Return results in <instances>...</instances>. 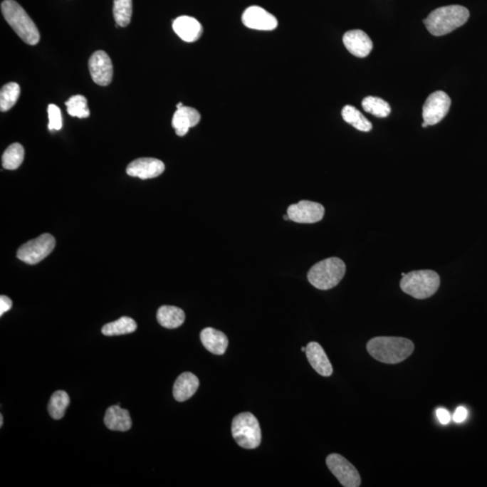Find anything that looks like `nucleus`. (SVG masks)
Here are the masks:
<instances>
[{
    "instance_id": "obj_16",
    "label": "nucleus",
    "mask_w": 487,
    "mask_h": 487,
    "mask_svg": "<svg viewBox=\"0 0 487 487\" xmlns=\"http://www.w3.org/2000/svg\"><path fill=\"white\" fill-rule=\"evenodd\" d=\"M201 121V114L194 108L182 107L176 110L172 117V125L176 135L184 137L189 128L194 127Z\"/></svg>"
},
{
    "instance_id": "obj_7",
    "label": "nucleus",
    "mask_w": 487,
    "mask_h": 487,
    "mask_svg": "<svg viewBox=\"0 0 487 487\" xmlns=\"http://www.w3.org/2000/svg\"><path fill=\"white\" fill-rule=\"evenodd\" d=\"M56 248V239L50 234H43L38 238L23 244L18 250V258L28 265H36Z\"/></svg>"
},
{
    "instance_id": "obj_36",
    "label": "nucleus",
    "mask_w": 487,
    "mask_h": 487,
    "mask_svg": "<svg viewBox=\"0 0 487 487\" xmlns=\"http://www.w3.org/2000/svg\"><path fill=\"white\" fill-rule=\"evenodd\" d=\"M182 107H184V105H182V103H180L176 105V108H177V110H179V108H182Z\"/></svg>"
},
{
    "instance_id": "obj_8",
    "label": "nucleus",
    "mask_w": 487,
    "mask_h": 487,
    "mask_svg": "<svg viewBox=\"0 0 487 487\" xmlns=\"http://www.w3.org/2000/svg\"><path fill=\"white\" fill-rule=\"evenodd\" d=\"M451 106V100L444 91L438 90L429 95L422 108V117L429 126H434L441 122Z\"/></svg>"
},
{
    "instance_id": "obj_33",
    "label": "nucleus",
    "mask_w": 487,
    "mask_h": 487,
    "mask_svg": "<svg viewBox=\"0 0 487 487\" xmlns=\"http://www.w3.org/2000/svg\"><path fill=\"white\" fill-rule=\"evenodd\" d=\"M437 416L439 422L443 425L448 424L449 422L451 421V414H449V412L445 410V409H438Z\"/></svg>"
},
{
    "instance_id": "obj_21",
    "label": "nucleus",
    "mask_w": 487,
    "mask_h": 487,
    "mask_svg": "<svg viewBox=\"0 0 487 487\" xmlns=\"http://www.w3.org/2000/svg\"><path fill=\"white\" fill-rule=\"evenodd\" d=\"M157 317L162 327L170 330L181 327L185 321L184 311L175 306L164 305L159 308Z\"/></svg>"
},
{
    "instance_id": "obj_10",
    "label": "nucleus",
    "mask_w": 487,
    "mask_h": 487,
    "mask_svg": "<svg viewBox=\"0 0 487 487\" xmlns=\"http://www.w3.org/2000/svg\"><path fill=\"white\" fill-rule=\"evenodd\" d=\"M287 214L289 216L290 221L293 222L313 224L323 219L325 209L318 202L300 201L296 204L289 206Z\"/></svg>"
},
{
    "instance_id": "obj_9",
    "label": "nucleus",
    "mask_w": 487,
    "mask_h": 487,
    "mask_svg": "<svg viewBox=\"0 0 487 487\" xmlns=\"http://www.w3.org/2000/svg\"><path fill=\"white\" fill-rule=\"evenodd\" d=\"M328 468L345 487L361 486L360 473L350 461L340 454H330L326 459Z\"/></svg>"
},
{
    "instance_id": "obj_35",
    "label": "nucleus",
    "mask_w": 487,
    "mask_h": 487,
    "mask_svg": "<svg viewBox=\"0 0 487 487\" xmlns=\"http://www.w3.org/2000/svg\"><path fill=\"white\" fill-rule=\"evenodd\" d=\"M283 219H284V221H290V218H289L288 214L284 215V216H283Z\"/></svg>"
},
{
    "instance_id": "obj_3",
    "label": "nucleus",
    "mask_w": 487,
    "mask_h": 487,
    "mask_svg": "<svg viewBox=\"0 0 487 487\" xmlns=\"http://www.w3.org/2000/svg\"><path fill=\"white\" fill-rule=\"evenodd\" d=\"M1 12L6 21L23 42L29 46H36L39 43L38 28L18 2L5 0L1 3Z\"/></svg>"
},
{
    "instance_id": "obj_22",
    "label": "nucleus",
    "mask_w": 487,
    "mask_h": 487,
    "mask_svg": "<svg viewBox=\"0 0 487 487\" xmlns=\"http://www.w3.org/2000/svg\"><path fill=\"white\" fill-rule=\"evenodd\" d=\"M137 329V323L130 317H122L120 320L108 323L103 328L105 336H121L135 332Z\"/></svg>"
},
{
    "instance_id": "obj_17",
    "label": "nucleus",
    "mask_w": 487,
    "mask_h": 487,
    "mask_svg": "<svg viewBox=\"0 0 487 487\" xmlns=\"http://www.w3.org/2000/svg\"><path fill=\"white\" fill-rule=\"evenodd\" d=\"M306 357L311 367L323 377H330L333 373L332 365L319 343L310 342L306 347Z\"/></svg>"
},
{
    "instance_id": "obj_30",
    "label": "nucleus",
    "mask_w": 487,
    "mask_h": 487,
    "mask_svg": "<svg viewBox=\"0 0 487 487\" xmlns=\"http://www.w3.org/2000/svg\"><path fill=\"white\" fill-rule=\"evenodd\" d=\"M49 124L51 131L60 130L63 127V117L61 110L56 105L50 104L48 106Z\"/></svg>"
},
{
    "instance_id": "obj_26",
    "label": "nucleus",
    "mask_w": 487,
    "mask_h": 487,
    "mask_svg": "<svg viewBox=\"0 0 487 487\" xmlns=\"http://www.w3.org/2000/svg\"><path fill=\"white\" fill-rule=\"evenodd\" d=\"M365 112L374 115L379 118L387 117L391 114V107L387 101L378 97H365L362 101Z\"/></svg>"
},
{
    "instance_id": "obj_31",
    "label": "nucleus",
    "mask_w": 487,
    "mask_h": 487,
    "mask_svg": "<svg viewBox=\"0 0 487 487\" xmlns=\"http://www.w3.org/2000/svg\"><path fill=\"white\" fill-rule=\"evenodd\" d=\"M12 308V300L8 296L1 295L0 297V316L6 313Z\"/></svg>"
},
{
    "instance_id": "obj_18",
    "label": "nucleus",
    "mask_w": 487,
    "mask_h": 487,
    "mask_svg": "<svg viewBox=\"0 0 487 487\" xmlns=\"http://www.w3.org/2000/svg\"><path fill=\"white\" fill-rule=\"evenodd\" d=\"M104 424L108 429L115 431H127L132 427L130 412L122 409L120 405L108 408L104 417Z\"/></svg>"
},
{
    "instance_id": "obj_37",
    "label": "nucleus",
    "mask_w": 487,
    "mask_h": 487,
    "mask_svg": "<svg viewBox=\"0 0 487 487\" xmlns=\"http://www.w3.org/2000/svg\"><path fill=\"white\" fill-rule=\"evenodd\" d=\"M421 127L424 128L428 127L429 125L427 123H426V122L424 121V123L421 124Z\"/></svg>"
},
{
    "instance_id": "obj_5",
    "label": "nucleus",
    "mask_w": 487,
    "mask_h": 487,
    "mask_svg": "<svg viewBox=\"0 0 487 487\" xmlns=\"http://www.w3.org/2000/svg\"><path fill=\"white\" fill-rule=\"evenodd\" d=\"M346 265L337 257H330L315 263L308 273L311 286L319 290H330L336 287L346 273Z\"/></svg>"
},
{
    "instance_id": "obj_20",
    "label": "nucleus",
    "mask_w": 487,
    "mask_h": 487,
    "mask_svg": "<svg viewBox=\"0 0 487 487\" xmlns=\"http://www.w3.org/2000/svg\"><path fill=\"white\" fill-rule=\"evenodd\" d=\"M201 340L206 350L218 356L225 354L229 347L228 337L213 328H206L201 331Z\"/></svg>"
},
{
    "instance_id": "obj_11",
    "label": "nucleus",
    "mask_w": 487,
    "mask_h": 487,
    "mask_svg": "<svg viewBox=\"0 0 487 487\" xmlns=\"http://www.w3.org/2000/svg\"><path fill=\"white\" fill-rule=\"evenodd\" d=\"M89 70L91 78L98 85L108 86L112 81V61L104 51H97L90 56Z\"/></svg>"
},
{
    "instance_id": "obj_2",
    "label": "nucleus",
    "mask_w": 487,
    "mask_h": 487,
    "mask_svg": "<svg viewBox=\"0 0 487 487\" xmlns=\"http://www.w3.org/2000/svg\"><path fill=\"white\" fill-rule=\"evenodd\" d=\"M470 13L465 6L452 5L433 10L424 19L426 28L432 36H441L465 25Z\"/></svg>"
},
{
    "instance_id": "obj_19",
    "label": "nucleus",
    "mask_w": 487,
    "mask_h": 487,
    "mask_svg": "<svg viewBox=\"0 0 487 487\" xmlns=\"http://www.w3.org/2000/svg\"><path fill=\"white\" fill-rule=\"evenodd\" d=\"M199 387V381L195 375L185 372L179 375L174 385V397L177 402H185L194 397Z\"/></svg>"
},
{
    "instance_id": "obj_38",
    "label": "nucleus",
    "mask_w": 487,
    "mask_h": 487,
    "mask_svg": "<svg viewBox=\"0 0 487 487\" xmlns=\"http://www.w3.org/2000/svg\"><path fill=\"white\" fill-rule=\"evenodd\" d=\"M302 351H303V352H306V347H302Z\"/></svg>"
},
{
    "instance_id": "obj_6",
    "label": "nucleus",
    "mask_w": 487,
    "mask_h": 487,
    "mask_svg": "<svg viewBox=\"0 0 487 487\" xmlns=\"http://www.w3.org/2000/svg\"><path fill=\"white\" fill-rule=\"evenodd\" d=\"M231 431L236 442L244 449H256L261 443V428L250 412H242L233 419Z\"/></svg>"
},
{
    "instance_id": "obj_32",
    "label": "nucleus",
    "mask_w": 487,
    "mask_h": 487,
    "mask_svg": "<svg viewBox=\"0 0 487 487\" xmlns=\"http://www.w3.org/2000/svg\"><path fill=\"white\" fill-rule=\"evenodd\" d=\"M466 417H468V411H466L465 407L460 406V407L456 409L454 416H453V419H454L456 424H460V422L464 421Z\"/></svg>"
},
{
    "instance_id": "obj_24",
    "label": "nucleus",
    "mask_w": 487,
    "mask_h": 487,
    "mask_svg": "<svg viewBox=\"0 0 487 487\" xmlns=\"http://www.w3.org/2000/svg\"><path fill=\"white\" fill-rule=\"evenodd\" d=\"M69 405L70 397L67 392L62 390L56 391L51 397L48 404L51 417L54 419H63Z\"/></svg>"
},
{
    "instance_id": "obj_12",
    "label": "nucleus",
    "mask_w": 487,
    "mask_h": 487,
    "mask_svg": "<svg viewBox=\"0 0 487 487\" xmlns=\"http://www.w3.org/2000/svg\"><path fill=\"white\" fill-rule=\"evenodd\" d=\"M242 22L248 28L260 31H272L278 26L276 16L258 6L246 9L242 15Z\"/></svg>"
},
{
    "instance_id": "obj_4",
    "label": "nucleus",
    "mask_w": 487,
    "mask_h": 487,
    "mask_svg": "<svg viewBox=\"0 0 487 487\" xmlns=\"http://www.w3.org/2000/svg\"><path fill=\"white\" fill-rule=\"evenodd\" d=\"M441 286V278L435 271L418 270L405 273L401 280L402 292L418 300L434 295Z\"/></svg>"
},
{
    "instance_id": "obj_25",
    "label": "nucleus",
    "mask_w": 487,
    "mask_h": 487,
    "mask_svg": "<svg viewBox=\"0 0 487 487\" xmlns=\"http://www.w3.org/2000/svg\"><path fill=\"white\" fill-rule=\"evenodd\" d=\"M25 158V150L19 143L9 145L3 154L2 167L6 170H16L22 164Z\"/></svg>"
},
{
    "instance_id": "obj_15",
    "label": "nucleus",
    "mask_w": 487,
    "mask_h": 487,
    "mask_svg": "<svg viewBox=\"0 0 487 487\" xmlns=\"http://www.w3.org/2000/svg\"><path fill=\"white\" fill-rule=\"evenodd\" d=\"M172 29L182 40L194 43L201 38L203 28L201 23L192 16H182L172 23Z\"/></svg>"
},
{
    "instance_id": "obj_1",
    "label": "nucleus",
    "mask_w": 487,
    "mask_h": 487,
    "mask_svg": "<svg viewBox=\"0 0 487 487\" xmlns=\"http://www.w3.org/2000/svg\"><path fill=\"white\" fill-rule=\"evenodd\" d=\"M367 350L375 360L384 364H398L414 353V344L405 337H377L368 341Z\"/></svg>"
},
{
    "instance_id": "obj_14",
    "label": "nucleus",
    "mask_w": 487,
    "mask_h": 487,
    "mask_svg": "<svg viewBox=\"0 0 487 487\" xmlns=\"http://www.w3.org/2000/svg\"><path fill=\"white\" fill-rule=\"evenodd\" d=\"M343 43L348 52L360 58L370 56L374 47L370 37L362 30L347 31L343 36Z\"/></svg>"
},
{
    "instance_id": "obj_29",
    "label": "nucleus",
    "mask_w": 487,
    "mask_h": 487,
    "mask_svg": "<svg viewBox=\"0 0 487 487\" xmlns=\"http://www.w3.org/2000/svg\"><path fill=\"white\" fill-rule=\"evenodd\" d=\"M67 107V112L70 116L86 118L89 117L90 111L88 108V103L86 98L83 95H75V96L70 97L69 100L66 103Z\"/></svg>"
},
{
    "instance_id": "obj_13",
    "label": "nucleus",
    "mask_w": 487,
    "mask_h": 487,
    "mask_svg": "<svg viewBox=\"0 0 487 487\" xmlns=\"http://www.w3.org/2000/svg\"><path fill=\"white\" fill-rule=\"evenodd\" d=\"M165 170L164 162L155 158H140L131 162L127 168V174L142 180L158 177Z\"/></svg>"
},
{
    "instance_id": "obj_27",
    "label": "nucleus",
    "mask_w": 487,
    "mask_h": 487,
    "mask_svg": "<svg viewBox=\"0 0 487 487\" xmlns=\"http://www.w3.org/2000/svg\"><path fill=\"white\" fill-rule=\"evenodd\" d=\"M20 96V86L16 83H6L0 91V110L6 112L15 106Z\"/></svg>"
},
{
    "instance_id": "obj_23",
    "label": "nucleus",
    "mask_w": 487,
    "mask_h": 487,
    "mask_svg": "<svg viewBox=\"0 0 487 487\" xmlns=\"http://www.w3.org/2000/svg\"><path fill=\"white\" fill-rule=\"evenodd\" d=\"M341 115H342L343 120L347 123L351 125L357 130L370 132L373 128L371 122L360 110L353 106H350V105H347V106L343 108Z\"/></svg>"
},
{
    "instance_id": "obj_34",
    "label": "nucleus",
    "mask_w": 487,
    "mask_h": 487,
    "mask_svg": "<svg viewBox=\"0 0 487 487\" xmlns=\"http://www.w3.org/2000/svg\"><path fill=\"white\" fill-rule=\"evenodd\" d=\"M3 421H4V419H3V415H0V427H2L3 426Z\"/></svg>"
},
{
    "instance_id": "obj_28",
    "label": "nucleus",
    "mask_w": 487,
    "mask_h": 487,
    "mask_svg": "<svg viewBox=\"0 0 487 487\" xmlns=\"http://www.w3.org/2000/svg\"><path fill=\"white\" fill-rule=\"evenodd\" d=\"M133 14L132 0H114L113 15L117 25L126 27L130 25Z\"/></svg>"
}]
</instances>
